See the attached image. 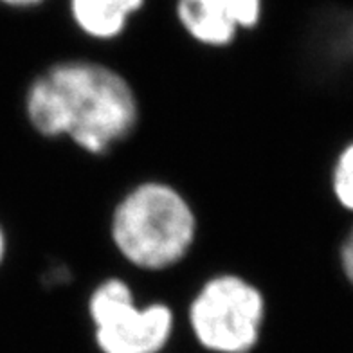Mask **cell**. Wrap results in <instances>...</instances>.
<instances>
[{
  "instance_id": "obj_4",
  "label": "cell",
  "mask_w": 353,
  "mask_h": 353,
  "mask_svg": "<svg viewBox=\"0 0 353 353\" xmlns=\"http://www.w3.org/2000/svg\"><path fill=\"white\" fill-rule=\"evenodd\" d=\"M83 308L98 353H166L181 326L175 305L141 299L134 279L119 272L92 283Z\"/></svg>"
},
{
  "instance_id": "obj_2",
  "label": "cell",
  "mask_w": 353,
  "mask_h": 353,
  "mask_svg": "<svg viewBox=\"0 0 353 353\" xmlns=\"http://www.w3.org/2000/svg\"><path fill=\"white\" fill-rule=\"evenodd\" d=\"M105 232L110 251L130 272L164 276L195 254L202 220L184 188L164 176H143L114 199Z\"/></svg>"
},
{
  "instance_id": "obj_7",
  "label": "cell",
  "mask_w": 353,
  "mask_h": 353,
  "mask_svg": "<svg viewBox=\"0 0 353 353\" xmlns=\"http://www.w3.org/2000/svg\"><path fill=\"white\" fill-rule=\"evenodd\" d=\"M330 190L341 210L353 214V141L335 155L330 170Z\"/></svg>"
},
{
  "instance_id": "obj_3",
  "label": "cell",
  "mask_w": 353,
  "mask_h": 353,
  "mask_svg": "<svg viewBox=\"0 0 353 353\" xmlns=\"http://www.w3.org/2000/svg\"><path fill=\"white\" fill-rule=\"evenodd\" d=\"M269 296L236 269L205 274L181 312V325L204 353H254L269 325Z\"/></svg>"
},
{
  "instance_id": "obj_6",
  "label": "cell",
  "mask_w": 353,
  "mask_h": 353,
  "mask_svg": "<svg viewBox=\"0 0 353 353\" xmlns=\"http://www.w3.org/2000/svg\"><path fill=\"white\" fill-rule=\"evenodd\" d=\"M148 6V0H65V13L76 33L87 42H119Z\"/></svg>"
},
{
  "instance_id": "obj_10",
  "label": "cell",
  "mask_w": 353,
  "mask_h": 353,
  "mask_svg": "<svg viewBox=\"0 0 353 353\" xmlns=\"http://www.w3.org/2000/svg\"><path fill=\"white\" fill-rule=\"evenodd\" d=\"M8 251H10V240H8V232H6L4 223L0 222V269L6 263Z\"/></svg>"
},
{
  "instance_id": "obj_1",
  "label": "cell",
  "mask_w": 353,
  "mask_h": 353,
  "mask_svg": "<svg viewBox=\"0 0 353 353\" xmlns=\"http://www.w3.org/2000/svg\"><path fill=\"white\" fill-rule=\"evenodd\" d=\"M22 114L40 139L105 159L137 134L143 101L130 76L110 61L61 56L31 76Z\"/></svg>"
},
{
  "instance_id": "obj_9",
  "label": "cell",
  "mask_w": 353,
  "mask_h": 353,
  "mask_svg": "<svg viewBox=\"0 0 353 353\" xmlns=\"http://www.w3.org/2000/svg\"><path fill=\"white\" fill-rule=\"evenodd\" d=\"M47 2L49 0H0V4L11 10H37Z\"/></svg>"
},
{
  "instance_id": "obj_8",
  "label": "cell",
  "mask_w": 353,
  "mask_h": 353,
  "mask_svg": "<svg viewBox=\"0 0 353 353\" xmlns=\"http://www.w3.org/2000/svg\"><path fill=\"white\" fill-rule=\"evenodd\" d=\"M40 281L46 290H63L74 281V270L61 260H52L43 267Z\"/></svg>"
},
{
  "instance_id": "obj_5",
  "label": "cell",
  "mask_w": 353,
  "mask_h": 353,
  "mask_svg": "<svg viewBox=\"0 0 353 353\" xmlns=\"http://www.w3.org/2000/svg\"><path fill=\"white\" fill-rule=\"evenodd\" d=\"M267 0H173V19L193 46L223 51L265 20Z\"/></svg>"
}]
</instances>
